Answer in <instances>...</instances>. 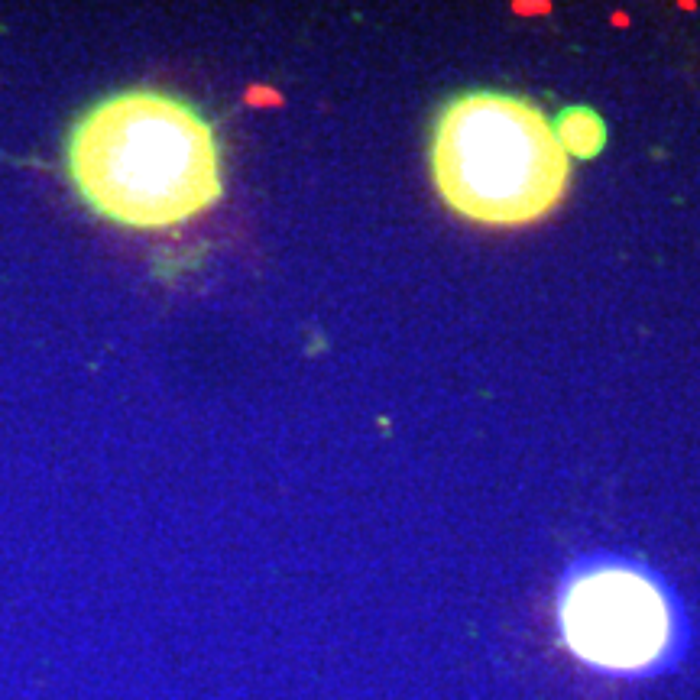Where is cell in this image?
I'll list each match as a JSON object with an SVG mask.
<instances>
[{
	"instance_id": "6da1fadb",
	"label": "cell",
	"mask_w": 700,
	"mask_h": 700,
	"mask_svg": "<svg viewBox=\"0 0 700 700\" xmlns=\"http://www.w3.org/2000/svg\"><path fill=\"white\" fill-rule=\"evenodd\" d=\"M75 192L98 218L163 231L221 198L218 137L192 104L133 88L101 98L65 143Z\"/></svg>"
},
{
	"instance_id": "7a4b0ae2",
	"label": "cell",
	"mask_w": 700,
	"mask_h": 700,
	"mask_svg": "<svg viewBox=\"0 0 700 700\" xmlns=\"http://www.w3.org/2000/svg\"><path fill=\"white\" fill-rule=\"evenodd\" d=\"M432 175L461 218L522 227L551 214L571 179V156L555 124L532 101L470 91L438 117Z\"/></svg>"
},
{
	"instance_id": "3957f363",
	"label": "cell",
	"mask_w": 700,
	"mask_h": 700,
	"mask_svg": "<svg viewBox=\"0 0 700 700\" xmlns=\"http://www.w3.org/2000/svg\"><path fill=\"white\" fill-rule=\"evenodd\" d=\"M558 629L577 662L616 678H649L678 662L684 616L668 584L623 555L571 564L558 590Z\"/></svg>"
},
{
	"instance_id": "277c9868",
	"label": "cell",
	"mask_w": 700,
	"mask_h": 700,
	"mask_svg": "<svg viewBox=\"0 0 700 700\" xmlns=\"http://www.w3.org/2000/svg\"><path fill=\"white\" fill-rule=\"evenodd\" d=\"M555 130H558L561 146L568 153L594 156L603 146V124H600V117L590 114V111H568Z\"/></svg>"
}]
</instances>
